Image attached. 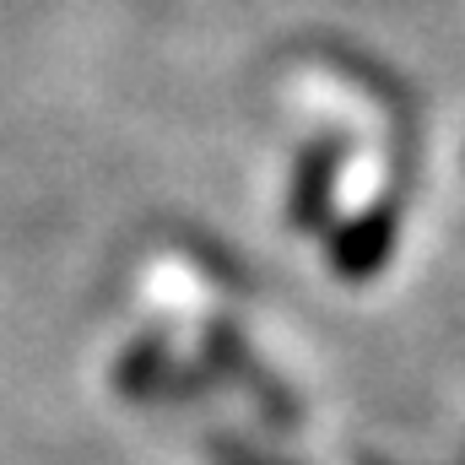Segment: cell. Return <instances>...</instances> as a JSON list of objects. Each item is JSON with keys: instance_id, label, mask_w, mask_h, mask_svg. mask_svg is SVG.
I'll list each match as a JSON object with an SVG mask.
<instances>
[{"instance_id": "1", "label": "cell", "mask_w": 465, "mask_h": 465, "mask_svg": "<svg viewBox=\"0 0 465 465\" xmlns=\"http://www.w3.org/2000/svg\"><path fill=\"white\" fill-rule=\"evenodd\" d=\"M401 238V217H395V201H373L368 212L347 217L341 228L331 232V271L347 276V282H368L384 271L390 249Z\"/></svg>"}, {"instance_id": "2", "label": "cell", "mask_w": 465, "mask_h": 465, "mask_svg": "<svg viewBox=\"0 0 465 465\" xmlns=\"http://www.w3.org/2000/svg\"><path fill=\"white\" fill-rule=\"evenodd\" d=\"M336 168H341V152L331 141H314L303 157H298V173H292V195H287V223L303 232H320L336 217Z\"/></svg>"}]
</instances>
